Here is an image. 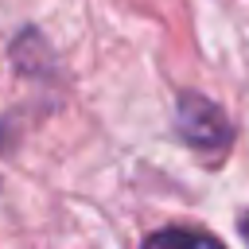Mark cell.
<instances>
[{"instance_id": "6da1fadb", "label": "cell", "mask_w": 249, "mask_h": 249, "mask_svg": "<svg viewBox=\"0 0 249 249\" xmlns=\"http://www.w3.org/2000/svg\"><path fill=\"white\" fill-rule=\"evenodd\" d=\"M179 132H183L195 148H206V152L226 148V140H230L226 113H222L214 101L198 97V93H183V97H179Z\"/></svg>"}, {"instance_id": "7a4b0ae2", "label": "cell", "mask_w": 249, "mask_h": 249, "mask_svg": "<svg viewBox=\"0 0 249 249\" xmlns=\"http://www.w3.org/2000/svg\"><path fill=\"white\" fill-rule=\"evenodd\" d=\"M144 249H226L218 237L210 233H198V230H183V226H167V230H156Z\"/></svg>"}, {"instance_id": "3957f363", "label": "cell", "mask_w": 249, "mask_h": 249, "mask_svg": "<svg viewBox=\"0 0 249 249\" xmlns=\"http://www.w3.org/2000/svg\"><path fill=\"white\" fill-rule=\"evenodd\" d=\"M241 237H245V241H249V214H245V218H241Z\"/></svg>"}]
</instances>
